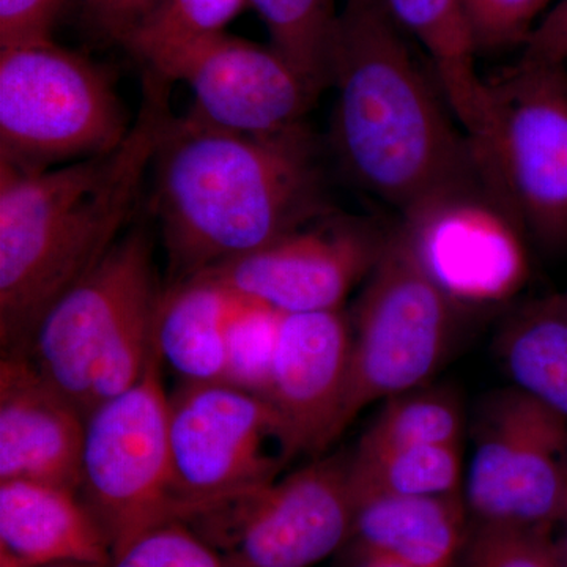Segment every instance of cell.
<instances>
[{"mask_svg": "<svg viewBox=\"0 0 567 567\" xmlns=\"http://www.w3.org/2000/svg\"><path fill=\"white\" fill-rule=\"evenodd\" d=\"M382 0H346L331 43V144L363 192L409 218L483 188L468 137Z\"/></svg>", "mask_w": 567, "mask_h": 567, "instance_id": "1", "label": "cell"}, {"mask_svg": "<svg viewBox=\"0 0 567 567\" xmlns=\"http://www.w3.org/2000/svg\"><path fill=\"white\" fill-rule=\"evenodd\" d=\"M153 208L169 281H185L257 251L330 212L315 137L213 126L171 114L153 155Z\"/></svg>", "mask_w": 567, "mask_h": 567, "instance_id": "2", "label": "cell"}, {"mask_svg": "<svg viewBox=\"0 0 567 567\" xmlns=\"http://www.w3.org/2000/svg\"><path fill=\"white\" fill-rule=\"evenodd\" d=\"M169 82L145 73L144 100L115 151L51 169L0 164V346L28 353L52 305L121 240L171 115Z\"/></svg>", "mask_w": 567, "mask_h": 567, "instance_id": "3", "label": "cell"}, {"mask_svg": "<svg viewBox=\"0 0 567 567\" xmlns=\"http://www.w3.org/2000/svg\"><path fill=\"white\" fill-rule=\"evenodd\" d=\"M159 295L151 238L132 230L51 306L28 354L87 417L140 380L152 352Z\"/></svg>", "mask_w": 567, "mask_h": 567, "instance_id": "4", "label": "cell"}, {"mask_svg": "<svg viewBox=\"0 0 567 567\" xmlns=\"http://www.w3.org/2000/svg\"><path fill=\"white\" fill-rule=\"evenodd\" d=\"M484 192L547 248L567 246V65L520 59L486 80L472 145Z\"/></svg>", "mask_w": 567, "mask_h": 567, "instance_id": "5", "label": "cell"}, {"mask_svg": "<svg viewBox=\"0 0 567 567\" xmlns=\"http://www.w3.org/2000/svg\"><path fill=\"white\" fill-rule=\"evenodd\" d=\"M133 125L111 74L54 43L0 50V164L51 169L115 151Z\"/></svg>", "mask_w": 567, "mask_h": 567, "instance_id": "6", "label": "cell"}, {"mask_svg": "<svg viewBox=\"0 0 567 567\" xmlns=\"http://www.w3.org/2000/svg\"><path fill=\"white\" fill-rule=\"evenodd\" d=\"M152 346L134 385L85 417L80 495L112 555L148 529L182 522L169 450V395Z\"/></svg>", "mask_w": 567, "mask_h": 567, "instance_id": "7", "label": "cell"}, {"mask_svg": "<svg viewBox=\"0 0 567 567\" xmlns=\"http://www.w3.org/2000/svg\"><path fill=\"white\" fill-rule=\"evenodd\" d=\"M169 450L183 524L268 486L301 454L267 398L227 382L169 395Z\"/></svg>", "mask_w": 567, "mask_h": 567, "instance_id": "8", "label": "cell"}, {"mask_svg": "<svg viewBox=\"0 0 567 567\" xmlns=\"http://www.w3.org/2000/svg\"><path fill=\"white\" fill-rule=\"evenodd\" d=\"M454 306L421 267L401 224L390 230L357 309L344 431L365 406L429 385L453 342Z\"/></svg>", "mask_w": 567, "mask_h": 567, "instance_id": "9", "label": "cell"}, {"mask_svg": "<svg viewBox=\"0 0 567 567\" xmlns=\"http://www.w3.org/2000/svg\"><path fill=\"white\" fill-rule=\"evenodd\" d=\"M465 505L480 524L548 532L567 516V420L517 386L477 409Z\"/></svg>", "mask_w": 567, "mask_h": 567, "instance_id": "10", "label": "cell"}, {"mask_svg": "<svg viewBox=\"0 0 567 567\" xmlns=\"http://www.w3.org/2000/svg\"><path fill=\"white\" fill-rule=\"evenodd\" d=\"M349 456L319 458L189 524L210 525L235 567H315L349 543ZM188 524V525H189Z\"/></svg>", "mask_w": 567, "mask_h": 567, "instance_id": "11", "label": "cell"}, {"mask_svg": "<svg viewBox=\"0 0 567 567\" xmlns=\"http://www.w3.org/2000/svg\"><path fill=\"white\" fill-rule=\"evenodd\" d=\"M388 234L363 219L330 210L205 274L238 297L282 315L334 311L374 270Z\"/></svg>", "mask_w": 567, "mask_h": 567, "instance_id": "12", "label": "cell"}, {"mask_svg": "<svg viewBox=\"0 0 567 567\" xmlns=\"http://www.w3.org/2000/svg\"><path fill=\"white\" fill-rule=\"evenodd\" d=\"M399 224L425 274L454 305L503 303L527 282L520 224L486 192L450 194Z\"/></svg>", "mask_w": 567, "mask_h": 567, "instance_id": "13", "label": "cell"}, {"mask_svg": "<svg viewBox=\"0 0 567 567\" xmlns=\"http://www.w3.org/2000/svg\"><path fill=\"white\" fill-rule=\"evenodd\" d=\"M147 73L169 84L185 82L193 92L194 114L234 133L289 132L305 125V115L319 99L274 47L226 32Z\"/></svg>", "mask_w": 567, "mask_h": 567, "instance_id": "14", "label": "cell"}, {"mask_svg": "<svg viewBox=\"0 0 567 567\" xmlns=\"http://www.w3.org/2000/svg\"><path fill=\"white\" fill-rule=\"evenodd\" d=\"M350 360L352 330L341 309L282 316L265 398L301 453H322L344 432Z\"/></svg>", "mask_w": 567, "mask_h": 567, "instance_id": "15", "label": "cell"}, {"mask_svg": "<svg viewBox=\"0 0 567 567\" xmlns=\"http://www.w3.org/2000/svg\"><path fill=\"white\" fill-rule=\"evenodd\" d=\"M85 417L28 353L0 361V483L33 481L80 492Z\"/></svg>", "mask_w": 567, "mask_h": 567, "instance_id": "16", "label": "cell"}, {"mask_svg": "<svg viewBox=\"0 0 567 567\" xmlns=\"http://www.w3.org/2000/svg\"><path fill=\"white\" fill-rule=\"evenodd\" d=\"M0 551L31 567L111 559L106 536L80 492L33 481L0 483Z\"/></svg>", "mask_w": 567, "mask_h": 567, "instance_id": "17", "label": "cell"}, {"mask_svg": "<svg viewBox=\"0 0 567 567\" xmlns=\"http://www.w3.org/2000/svg\"><path fill=\"white\" fill-rule=\"evenodd\" d=\"M465 498L385 496L360 503L352 536L365 561L399 567H453L464 537Z\"/></svg>", "mask_w": 567, "mask_h": 567, "instance_id": "18", "label": "cell"}, {"mask_svg": "<svg viewBox=\"0 0 567 567\" xmlns=\"http://www.w3.org/2000/svg\"><path fill=\"white\" fill-rule=\"evenodd\" d=\"M237 295L203 274L162 290L153 344L182 383L226 382L227 327Z\"/></svg>", "mask_w": 567, "mask_h": 567, "instance_id": "19", "label": "cell"}, {"mask_svg": "<svg viewBox=\"0 0 567 567\" xmlns=\"http://www.w3.org/2000/svg\"><path fill=\"white\" fill-rule=\"evenodd\" d=\"M399 28L427 54L434 76L470 144L486 121V80L461 0H382Z\"/></svg>", "mask_w": 567, "mask_h": 567, "instance_id": "20", "label": "cell"}, {"mask_svg": "<svg viewBox=\"0 0 567 567\" xmlns=\"http://www.w3.org/2000/svg\"><path fill=\"white\" fill-rule=\"evenodd\" d=\"M499 354L514 386L567 420V306H528L503 331Z\"/></svg>", "mask_w": 567, "mask_h": 567, "instance_id": "21", "label": "cell"}, {"mask_svg": "<svg viewBox=\"0 0 567 567\" xmlns=\"http://www.w3.org/2000/svg\"><path fill=\"white\" fill-rule=\"evenodd\" d=\"M462 445L398 447L349 456L354 507L385 496L462 495Z\"/></svg>", "mask_w": 567, "mask_h": 567, "instance_id": "22", "label": "cell"}, {"mask_svg": "<svg viewBox=\"0 0 567 567\" xmlns=\"http://www.w3.org/2000/svg\"><path fill=\"white\" fill-rule=\"evenodd\" d=\"M464 429V406L456 391L447 386L424 385L388 399L361 435L354 453L462 445Z\"/></svg>", "mask_w": 567, "mask_h": 567, "instance_id": "23", "label": "cell"}, {"mask_svg": "<svg viewBox=\"0 0 567 567\" xmlns=\"http://www.w3.org/2000/svg\"><path fill=\"white\" fill-rule=\"evenodd\" d=\"M262 18L271 44L317 96L330 87L334 0H248Z\"/></svg>", "mask_w": 567, "mask_h": 567, "instance_id": "24", "label": "cell"}, {"mask_svg": "<svg viewBox=\"0 0 567 567\" xmlns=\"http://www.w3.org/2000/svg\"><path fill=\"white\" fill-rule=\"evenodd\" d=\"M246 3L248 0H159L125 48L147 71L158 70L183 51L221 35Z\"/></svg>", "mask_w": 567, "mask_h": 567, "instance_id": "25", "label": "cell"}, {"mask_svg": "<svg viewBox=\"0 0 567 567\" xmlns=\"http://www.w3.org/2000/svg\"><path fill=\"white\" fill-rule=\"evenodd\" d=\"M282 316L270 306L237 295L227 327V383L265 398Z\"/></svg>", "mask_w": 567, "mask_h": 567, "instance_id": "26", "label": "cell"}, {"mask_svg": "<svg viewBox=\"0 0 567 567\" xmlns=\"http://www.w3.org/2000/svg\"><path fill=\"white\" fill-rule=\"evenodd\" d=\"M106 567H235L230 559L183 522H167L136 537Z\"/></svg>", "mask_w": 567, "mask_h": 567, "instance_id": "27", "label": "cell"}, {"mask_svg": "<svg viewBox=\"0 0 567 567\" xmlns=\"http://www.w3.org/2000/svg\"><path fill=\"white\" fill-rule=\"evenodd\" d=\"M466 567H565L546 532L480 524Z\"/></svg>", "mask_w": 567, "mask_h": 567, "instance_id": "28", "label": "cell"}, {"mask_svg": "<svg viewBox=\"0 0 567 567\" xmlns=\"http://www.w3.org/2000/svg\"><path fill=\"white\" fill-rule=\"evenodd\" d=\"M477 51L525 44L550 0H461Z\"/></svg>", "mask_w": 567, "mask_h": 567, "instance_id": "29", "label": "cell"}, {"mask_svg": "<svg viewBox=\"0 0 567 567\" xmlns=\"http://www.w3.org/2000/svg\"><path fill=\"white\" fill-rule=\"evenodd\" d=\"M66 0H0V50L52 41Z\"/></svg>", "mask_w": 567, "mask_h": 567, "instance_id": "30", "label": "cell"}, {"mask_svg": "<svg viewBox=\"0 0 567 567\" xmlns=\"http://www.w3.org/2000/svg\"><path fill=\"white\" fill-rule=\"evenodd\" d=\"M158 3L159 0H81L82 14L92 32L123 48Z\"/></svg>", "mask_w": 567, "mask_h": 567, "instance_id": "31", "label": "cell"}, {"mask_svg": "<svg viewBox=\"0 0 567 567\" xmlns=\"http://www.w3.org/2000/svg\"><path fill=\"white\" fill-rule=\"evenodd\" d=\"M524 61L567 65V0L544 11L524 44Z\"/></svg>", "mask_w": 567, "mask_h": 567, "instance_id": "32", "label": "cell"}, {"mask_svg": "<svg viewBox=\"0 0 567 567\" xmlns=\"http://www.w3.org/2000/svg\"><path fill=\"white\" fill-rule=\"evenodd\" d=\"M0 567H28L21 565L17 559L11 558L10 555H7L6 551H0Z\"/></svg>", "mask_w": 567, "mask_h": 567, "instance_id": "33", "label": "cell"}, {"mask_svg": "<svg viewBox=\"0 0 567 567\" xmlns=\"http://www.w3.org/2000/svg\"><path fill=\"white\" fill-rule=\"evenodd\" d=\"M557 547L558 557L561 559L563 566L567 567V532L565 537H563L561 544Z\"/></svg>", "mask_w": 567, "mask_h": 567, "instance_id": "34", "label": "cell"}, {"mask_svg": "<svg viewBox=\"0 0 567 567\" xmlns=\"http://www.w3.org/2000/svg\"><path fill=\"white\" fill-rule=\"evenodd\" d=\"M360 567H399V566L388 565V563H380V561H365Z\"/></svg>", "mask_w": 567, "mask_h": 567, "instance_id": "35", "label": "cell"}, {"mask_svg": "<svg viewBox=\"0 0 567 567\" xmlns=\"http://www.w3.org/2000/svg\"><path fill=\"white\" fill-rule=\"evenodd\" d=\"M559 298H561L563 303H565L567 306V292L563 293V295H559Z\"/></svg>", "mask_w": 567, "mask_h": 567, "instance_id": "36", "label": "cell"}, {"mask_svg": "<svg viewBox=\"0 0 567 567\" xmlns=\"http://www.w3.org/2000/svg\"><path fill=\"white\" fill-rule=\"evenodd\" d=\"M565 522H567V516H566V520Z\"/></svg>", "mask_w": 567, "mask_h": 567, "instance_id": "37", "label": "cell"}]
</instances>
